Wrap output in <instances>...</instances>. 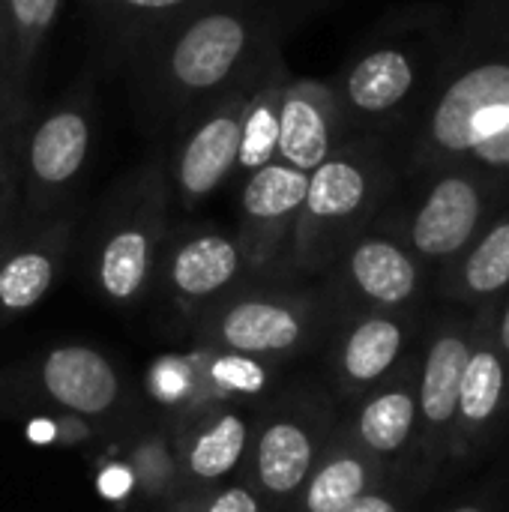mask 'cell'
<instances>
[{"label": "cell", "instance_id": "6da1fadb", "mask_svg": "<svg viewBox=\"0 0 509 512\" xmlns=\"http://www.w3.org/2000/svg\"><path fill=\"white\" fill-rule=\"evenodd\" d=\"M294 21L270 6L210 0L126 54L135 102L159 135H180L219 102L252 93L285 57Z\"/></svg>", "mask_w": 509, "mask_h": 512}, {"label": "cell", "instance_id": "7a4b0ae2", "mask_svg": "<svg viewBox=\"0 0 509 512\" xmlns=\"http://www.w3.org/2000/svg\"><path fill=\"white\" fill-rule=\"evenodd\" d=\"M456 6L444 0L393 9L366 42L327 78L351 135L399 144L426 111L453 42Z\"/></svg>", "mask_w": 509, "mask_h": 512}, {"label": "cell", "instance_id": "3957f363", "mask_svg": "<svg viewBox=\"0 0 509 512\" xmlns=\"http://www.w3.org/2000/svg\"><path fill=\"white\" fill-rule=\"evenodd\" d=\"M509 120V0H462L441 81L402 141V177L465 159Z\"/></svg>", "mask_w": 509, "mask_h": 512}, {"label": "cell", "instance_id": "277c9868", "mask_svg": "<svg viewBox=\"0 0 509 512\" xmlns=\"http://www.w3.org/2000/svg\"><path fill=\"white\" fill-rule=\"evenodd\" d=\"M399 180L402 150L396 141L351 135L306 180L285 276L318 279L351 240L375 225Z\"/></svg>", "mask_w": 509, "mask_h": 512}, {"label": "cell", "instance_id": "5b68a950", "mask_svg": "<svg viewBox=\"0 0 509 512\" xmlns=\"http://www.w3.org/2000/svg\"><path fill=\"white\" fill-rule=\"evenodd\" d=\"M509 180L456 159L411 177H402L393 198L375 219V228L399 237L432 270L450 264L504 207Z\"/></svg>", "mask_w": 509, "mask_h": 512}, {"label": "cell", "instance_id": "8992f818", "mask_svg": "<svg viewBox=\"0 0 509 512\" xmlns=\"http://www.w3.org/2000/svg\"><path fill=\"white\" fill-rule=\"evenodd\" d=\"M321 285L246 276L207 309V336L237 357H288L336 327Z\"/></svg>", "mask_w": 509, "mask_h": 512}, {"label": "cell", "instance_id": "52a82bcc", "mask_svg": "<svg viewBox=\"0 0 509 512\" xmlns=\"http://www.w3.org/2000/svg\"><path fill=\"white\" fill-rule=\"evenodd\" d=\"M171 192L162 162H147L129 174L105 201L93 279L117 306L135 303L156 276L159 252L171 222Z\"/></svg>", "mask_w": 509, "mask_h": 512}, {"label": "cell", "instance_id": "ba28073f", "mask_svg": "<svg viewBox=\"0 0 509 512\" xmlns=\"http://www.w3.org/2000/svg\"><path fill=\"white\" fill-rule=\"evenodd\" d=\"M483 312H465L441 303L426 315L417 342V441L408 462V480L420 492L444 483L462 375L474 351Z\"/></svg>", "mask_w": 509, "mask_h": 512}, {"label": "cell", "instance_id": "9c48e42d", "mask_svg": "<svg viewBox=\"0 0 509 512\" xmlns=\"http://www.w3.org/2000/svg\"><path fill=\"white\" fill-rule=\"evenodd\" d=\"M336 315L429 309L435 270L399 237L381 228L363 231L318 276Z\"/></svg>", "mask_w": 509, "mask_h": 512}, {"label": "cell", "instance_id": "30bf717a", "mask_svg": "<svg viewBox=\"0 0 509 512\" xmlns=\"http://www.w3.org/2000/svg\"><path fill=\"white\" fill-rule=\"evenodd\" d=\"M93 129L90 105L75 96L48 108L30 126L21 123L12 162L24 219L42 222L57 216L87 171Z\"/></svg>", "mask_w": 509, "mask_h": 512}, {"label": "cell", "instance_id": "8fae6325", "mask_svg": "<svg viewBox=\"0 0 509 512\" xmlns=\"http://www.w3.org/2000/svg\"><path fill=\"white\" fill-rule=\"evenodd\" d=\"M492 312L495 306L483 312V324L462 375L444 480L474 468L509 432V366L492 336Z\"/></svg>", "mask_w": 509, "mask_h": 512}, {"label": "cell", "instance_id": "7c38bea8", "mask_svg": "<svg viewBox=\"0 0 509 512\" xmlns=\"http://www.w3.org/2000/svg\"><path fill=\"white\" fill-rule=\"evenodd\" d=\"M309 174L270 162L252 174L240 189L237 243L246 258L249 276H285L294 225L306 195Z\"/></svg>", "mask_w": 509, "mask_h": 512}, {"label": "cell", "instance_id": "4fadbf2b", "mask_svg": "<svg viewBox=\"0 0 509 512\" xmlns=\"http://www.w3.org/2000/svg\"><path fill=\"white\" fill-rule=\"evenodd\" d=\"M252 93H240V96L219 102L216 108L192 120L180 135H174L177 141L171 144V153H168V162H162V171L168 180L171 201L180 204L183 210H195L231 174H237L243 105Z\"/></svg>", "mask_w": 509, "mask_h": 512}, {"label": "cell", "instance_id": "5bb4252c", "mask_svg": "<svg viewBox=\"0 0 509 512\" xmlns=\"http://www.w3.org/2000/svg\"><path fill=\"white\" fill-rule=\"evenodd\" d=\"M429 309L354 312L336 321L333 375L348 396H366L387 381L417 348Z\"/></svg>", "mask_w": 509, "mask_h": 512}, {"label": "cell", "instance_id": "9a60e30c", "mask_svg": "<svg viewBox=\"0 0 509 512\" xmlns=\"http://www.w3.org/2000/svg\"><path fill=\"white\" fill-rule=\"evenodd\" d=\"M156 270H162L168 294L189 306L216 300L249 276L237 234L204 225L174 234L168 228Z\"/></svg>", "mask_w": 509, "mask_h": 512}, {"label": "cell", "instance_id": "2e32d148", "mask_svg": "<svg viewBox=\"0 0 509 512\" xmlns=\"http://www.w3.org/2000/svg\"><path fill=\"white\" fill-rule=\"evenodd\" d=\"M351 138L345 111L321 78H288L279 102L276 162L312 174Z\"/></svg>", "mask_w": 509, "mask_h": 512}, {"label": "cell", "instance_id": "e0dca14e", "mask_svg": "<svg viewBox=\"0 0 509 512\" xmlns=\"http://www.w3.org/2000/svg\"><path fill=\"white\" fill-rule=\"evenodd\" d=\"M509 294V204L432 279V297L444 306L483 312Z\"/></svg>", "mask_w": 509, "mask_h": 512}, {"label": "cell", "instance_id": "ac0fdd59", "mask_svg": "<svg viewBox=\"0 0 509 512\" xmlns=\"http://www.w3.org/2000/svg\"><path fill=\"white\" fill-rule=\"evenodd\" d=\"M348 438L384 468L411 462L417 441V348L387 381L366 393Z\"/></svg>", "mask_w": 509, "mask_h": 512}, {"label": "cell", "instance_id": "d6986e66", "mask_svg": "<svg viewBox=\"0 0 509 512\" xmlns=\"http://www.w3.org/2000/svg\"><path fill=\"white\" fill-rule=\"evenodd\" d=\"M69 231V219H42L30 231L21 228L6 246L0 255V315H21L51 291L69 246Z\"/></svg>", "mask_w": 509, "mask_h": 512}, {"label": "cell", "instance_id": "ffe728a7", "mask_svg": "<svg viewBox=\"0 0 509 512\" xmlns=\"http://www.w3.org/2000/svg\"><path fill=\"white\" fill-rule=\"evenodd\" d=\"M321 441L315 420L279 417L264 426L255 447V474L264 495L297 498L321 459Z\"/></svg>", "mask_w": 509, "mask_h": 512}, {"label": "cell", "instance_id": "44dd1931", "mask_svg": "<svg viewBox=\"0 0 509 512\" xmlns=\"http://www.w3.org/2000/svg\"><path fill=\"white\" fill-rule=\"evenodd\" d=\"M45 393L84 417L105 414L120 399V378L114 366L87 345H60L42 360Z\"/></svg>", "mask_w": 509, "mask_h": 512}, {"label": "cell", "instance_id": "7402d4cb", "mask_svg": "<svg viewBox=\"0 0 509 512\" xmlns=\"http://www.w3.org/2000/svg\"><path fill=\"white\" fill-rule=\"evenodd\" d=\"M384 480L387 468L345 438L324 459H318L306 486L300 489L303 512H339L360 495L384 486Z\"/></svg>", "mask_w": 509, "mask_h": 512}, {"label": "cell", "instance_id": "603a6c76", "mask_svg": "<svg viewBox=\"0 0 509 512\" xmlns=\"http://www.w3.org/2000/svg\"><path fill=\"white\" fill-rule=\"evenodd\" d=\"M291 78L288 63L282 60L261 87L246 99L243 105V132H240V156L237 171L252 174L270 162H276V144H279V102L282 90Z\"/></svg>", "mask_w": 509, "mask_h": 512}, {"label": "cell", "instance_id": "cb8c5ba5", "mask_svg": "<svg viewBox=\"0 0 509 512\" xmlns=\"http://www.w3.org/2000/svg\"><path fill=\"white\" fill-rule=\"evenodd\" d=\"M123 54L210 0H87Z\"/></svg>", "mask_w": 509, "mask_h": 512}, {"label": "cell", "instance_id": "d4e9b609", "mask_svg": "<svg viewBox=\"0 0 509 512\" xmlns=\"http://www.w3.org/2000/svg\"><path fill=\"white\" fill-rule=\"evenodd\" d=\"M249 450V423L240 414H219L201 429L186 450V471L195 480L213 483L228 477Z\"/></svg>", "mask_w": 509, "mask_h": 512}, {"label": "cell", "instance_id": "484cf974", "mask_svg": "<svg viewBox=\"0 0 509 512\" xmlns=\"http://www.w3.org/2000/svg\"><path fill=\"white\" fill-rule=\"evenodd\" d=\"M3 3H6V24H9V87L21 93L30 66L57 21L60 0H3Z\"/></svg>", "mask_w": 509, "mask_h": 512}, {"label": "cell", "instance_id": "4316f807", "mask_svg": "<svg viewBox=\"0 0 509 512\" xmlns=\"http://www.w3.org/2000/svg\"><path fill=\"white\" fill-rule=\"evenodd\" d=\"M15 153V147H12ZM24 213H21V195H18V180H15V162L12 156L0 165V255L6 246L21 234L24 228Z\"/></svg>", "mask_w": 509, "mask_h": 512}, {"label": "cell", "instance_id": "83f0119b", "mask_svg": "<svg viewBox=\"0 0 509 512\" xmlns=\"http://www.w3.org/2000/svg\"><path fill=\"white\" fill-rule=\"evenodd\" d=\"M465 159H474L477 165H483V168H489V171L509 180V120L501 129H495L489 138L474 144Z\"/></svg>", "mask_w": 509, "mask_h": 512}, {"label": "cell", "instance_id": "f1b7e54d", "mask_svg": "<svg viewBox=\"0 0 509 512\" xmlns=\"http://www.w3.org/2000/svg\"><path fill=\"white\" fill-rule=\"evenodd\" d=\"M411 492H420L414 483H408L405 489H387V486H378L366 495H360L357 501H351L348 507H342L339 512H408V495Z\"/></svg>", "mask_w": 509, "mask_h": 512}, {"label": "cell", "instance_id": "f546056e", "mask_svg": "<svg viewBox=\"0 0 509 512\" xmlns=\"http://www.w3.org/2000/svg\"><path fill=\"white\" fill-rule=\"evenodd\" d=\"M204 512H261V507H258V498L246 486H231L219 492Z\"/></svg>", "mask_w": 509, "mask_h": 512}, {"label": "cell", "instance_id": "4dcf8cb0", "mask_svg": "<svg viewBox=\"0 0 509 512\" xmlns=\"http://www.w3.org/2000/svg\"><path fill=\"white\" fill-rule=\"evenodd\" d=\"M243 3H258V6H270L282 15H288L294 24H300L309 12L321 9L327 0H243Z\"/></svg>", "mask_w": 509, "mask_h": 512}, {"label": "cell", "instance_id": "1f68e13d", "mask_svg": "<svg viewBox=\"0 0 509 512\" xmlns=\"http://www.w3.org/2000/svg\"><path fill=\"white\" fill-rule=\"evenodd\" d=\"M441 512H504V507H501L498 492H477V495H468V498L450 504Z\"/></svg>", "mask_w": 509, "mask_h": 512}, {"label": "cell", "instance_id": "d6a6232c", "mask_svg": "<svg viewBox=\"0 0 509 512\" xmlns=\"http://www.w3.org/2000/svg\"><path fill=\"white\" fill-rule=\"evenodd\" d=\"M492 336H495V345H498L501 357L507 360L509 366V294L492 312Z\"/></svg>", "mask_w": 509, "mask_h": 512}, {"label": "cell", "instance_id": "836d02e7", "mask_svg": "<svg viewBox=\"0 0 509 512\" xmlns=\"http://www.w3.org/2000/svg\"><path fill=\"white\" fill-rule=\"evenodd\" d=\"M24 123V108L9 114L6 120H0V165L12 156V147H15V138H18V129Z\"/></svg>", "mask_w": 509, "mask_h": 512}, {"label": "cell", "instance_id": "e575fe53", "mask_svg": "<svg viewBox=\"0 0 509 512\" xmlns=\"http://www.w3.org/2000/svg\"><path fill=\"white\" fill-rule=\"evenodd\" d=\"M0 87H9V24H6V3L3 0H0Z\"/></svg>", "mask_w": 509, "mask_h": 512}, {"label": "cell", "instance_id": "d590c367", "mask_svg": "<svg viewBox=\"0 0 509 512\" xmlns=\"http://www.w3.org/2000/svg\"><path fill=\"white\" fill-rule=\"evenodd\" d=\"M21 108H24L21 93H12L9 87H0V120H6L9 114H15Z\"/></svg>", "mask_w": 509, "mask_h": 512}]
</instances>
